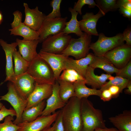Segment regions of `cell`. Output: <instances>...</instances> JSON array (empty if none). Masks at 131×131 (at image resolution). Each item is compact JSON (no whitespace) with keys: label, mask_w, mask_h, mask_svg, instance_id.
I'll use <instances>...</instances> for the list:
<instances>
[{"label":"cell","mask_w":131,"mask_h":131,"mask_svg":"<svg viewBox=\"0 0 131 131\" xmlns=\"http://www.w3.org/2000/svg\"><path fill=\"white\" fill-rule=\"evenodd\" d=\"M81 105V99L74 96L69 99L61 109L65 131H82Z\"/></svg>","instance_id":"obj_1"},{"label":"cell","mask_w":131,"mask_h":131,"mask_svg":"<svg viewBox=\"0 0 131 131\" xmlns=\"http://www.w3.org/2000/svg\"><path fill=\"white\" fill-rule=\"evenodd\" d=\"M81 112L83 124L82 131H94L106 127L101 110L95 108L87 98L81 99Z\"/></svg>","instance_id":"obj_2"},{"label":"cell","mask_w":131,"mask_h":131,"mask_svg":"<svg viewBox=\"0 0 131 131\" xmlns=\"http://www.w3.org/2000/svg\"><path fill=\"white\" fill-rule=\"evenodd\" d=\"M38 84L53 85L56 80L53 71L48 64L39 54L30 62L27 72Z\"/></svg>","instance_id":"obj_3"},{"label":"cell","mask_w":131,"mask_h":131,"mask_svg":"<svg viewBox=\"0 0 131 131\" xmlns=\"http://www.w3.org/2000/svg\"><path fill=\"white\" fill-rule=\"evenodd\" d=\"M91 36L84 32L78 39L72 38L67 47L62 54L71 56L75 59L85 57L89 53Z\"/></svg>","instance_id":"obj_4"},{"label":"cell","mask_w":131,"mask_h":131,"mask_svg":"<svg viewBox=\"0 0 131 131\" xmlns=\"http://www.w3.org/2000/svg\"><path fill=\"white\" fill-rule=\"evenodd\" d=\"M7 87L8 92L0 96V99L1 100L8 101L13 107L16 115V118L13 122L14 124L18 125L21 123L22 115L27 106L28 101L19 94L12 82H9Z\"/></svg>","instance_id":"obj_5"},{"label":"cell","mask_w":131,"mask_h":131,"mask_svg":"<svg viewBox=\"0 0 131 131\" xmlns=\"http://www.w3.org/2000/svg\"><path fill=\"white\" fill-rule=\"evenodd\" d=\"M98 38L95 43H91L90 49H92L96 56H103L106 52L115 47L124 44L123 34L119 33L111 37L106 36L104 33L98 35Z\"/></svg>","instance_id":"obj_6"},{"label":"cell","mask_w":131,"mask_h":131,"mask_svg":"<svg viewBox=\"0 0 131 131\" xmlns=\"http://www.w3.org/2000/svg\"><path fill=\"white\" fill-rule=\"evenodd\" d=\"M72 37L62 31L47 37L42 42L41 50L47 53L62 54L68 46Z\"/></svg>","instance_id":"obj_7"},{"label":"cell","mask_w":131,"mask_h":131,"mask_svg":"<svg viewBox=\"0 0 131 131\" xmlns=\"http://www.w3.org/2000/svg\"><path fill=\"white\" fill-rule=\"evenodd\" d=\"M67 17L47 18L45 16L42 23L37 31L39 36V43H41L48 36L59 33L65 28Z\"/></svg>","instance_id":"obj_8"},{"label":"cell","mask_w":131,"mask_h":131,"mask_svg":"<svg viewBox=\"0 0 131 131\" xmlns=\"http://www.w3.org/2000/svg\"><path fill=\"white\" fill-rule=\"evenodd\" d=\"M103 56L116 68L121 69L131 60V46L123 44L109 51Z\"/></svg>","instance_id":"obj_9"},{"label":"cell","mask_w":131,"mask_h":131,"mask_svg":"<svg viewBox=\"0 0 131 131\" xmlns=\"http://www.w3.org/2000/svg\"><path fill=\"white\" fill-rule=\"evenodd\" d=\"M10 82L19 94L26 99L34 90L36 83L34 79L27 72L16 76Z\"/></svg>","instance_id":"obj_10"},{"label":"cell","mask_w":131,"mask_h":131,"mask_svg":"<svg viewBox=\"0 0 131 131\" xmlns=\"http://www.w3.org/2000/svg\"><path fill=\"white\" fill-rule=\"evenodd\" d=\"M59 111L47 116H40L34 121L29 123H21L17 131H41L50 126L55 122Z\"/></svg>","instance_id":"obj_11"},{"label":"cell","mask_w":131,"mask_h":131,"mask_svg":"<svg viewBox=\"0 0 131 131\" xmlns=\"http://www.w3.org/2000/svg\"><path fill=\"white\" fill-rule=\"evenodd\" d=\"M38 54L50 66L53 71L56 80H57L62 71L65 69L66 61L69 56L63 54L51 53L41 50Z\"/></svg>","instance_id":"obj_12"},{"label":"cell","mask_w":131,"mask_h":131,"mask_svg":"<svg viewBox=\"0 0 131 131\" xmlns=\"http://www.w3.org/2000/svg\"><path fill=\"white\" fill-rule=\"evenodd\" d=\"M52 91L53 85L38 84L36 83L34 90L27 99L28 104L24 110L48 98L52 94Z\"/></svg>","instance_id":"obj_13"},{"label":"cell","mask_w":131,"mask_h":131,"mask_svg":"<svg viewBox=\"0 0 131 131\" xmlns=\"http://www.w3.org/2000/svg\"><path fill=\"white\" fill-rule=\"evenodd\" d=\"M23 5L25 17L23 23L31 29L38 31L42 23L45 15L39 10L38 6L32 9L26 3H24Z\"/></svg>","instance_id":"obj_14"},{"label":"cell","mask_w":131,"mask_h":131,"mask_svg":"<svg viewBox=\"0 0 131 131\" xmlns=\"http://www.w3.org/2000/svg\"><path fill=\"white\" fill-rule=\"evenodd\" d=\"M59 83L56 80L53 85V91L51 96L47 98L45 108L41 116H47L55 112L57 109L63 108L65 105V103L60 97L59 94Z\"/></svg>","instance_id":"obj_15"},{"label":"cell","mask_w":131,"mask_h":131,"mask_svg":"<svg viewBox=\"0 0 131 131\" xmlns=\"http://www.w3.org/2000/svg\"><path fill=\"white\" fill-rule=\"evenodd\" d=\"M0 45L5 52L6 58V77L1 84L7 81L10 82L16 76L13 68V53L17 46L16 42L8 44L2 39H0Z\"/></svg>","instance_id":"obj_16"},{"label":"cell","mask_w":131,"mask_h":131,"mask_svg":"<svg viewBox=\"0 0 131 131\" xmlns=\"http://www.w3.org/2000/svg\"><path fill=\"white\" fill-rule=\"evenodd\" d=\"M105 14L99 10L96 15L92 12L86 13L79 21L81 30L91 36H98L96 29L97 23L99 19Z\"/></svg>","instance_id":"obj_17"},{"label":"cell","mask_w":131,"mask_h":131,"mask_svg":"<svg viewBox=\"0 0 131 131\" xmlns=\"http://www.w3.org/2000/svg\"><path fill=\"white\" fill-rule=\"evenodd\" d=\"M16 42L20 54L28 62H30L38 55L36 48L39 43V40H26L17 38Z\"/></svg>","instance_id":"obj_18"},{"label":"cell","mask_w":131,"mask_h":131,"mask_svg":"<svg viewBox=\"0 0 131 131\" xmlns=\"http://www.w3.org/2000/svg\"><path fill=\"white\" fill-rule=\"evenodd\" d=\"M94 56V54L90 53L85 57L79 59H74L69 57L66 61L65 69H73L84 78L88 67Z\"/></svg>","instance_id":"obj_19"},{"label":"cell","mask_w":131,"mask_h":131,"mask_svg":"<svg viewBox=\"0 0 131 131\" xmlns=\"http://www.w3.org/2000/svg\"><path fill=\"white\" fill-rule=\"evenodd\" d=\"M95 68L89 66L84 77L86 84L91 86L92 88L100 89L112 76L108 74H102L100 75H96Z\"/></svg>","instance_id":"obj_20"},{"label":"cell","mask_w":131,"mask_h":131,"mask_svg":"<svg viewBox=\"0 0 131 131\" xmlns=\"http://www.w3.org/2000/svg\"><path fill=\"white\" fill-rule=\"evenodd\" d=\"M108 119L119 131H131V110H124L122 113Z\"/></svg>","instance_id":"obj_21"},{"label":"cell","mask_w":131,"mask_h":131,"mask_svg":"<svg viewBox=\"0 0 131 131\" xmlns=\"http://www.w3.org/2000/svg\"><path fill=\"white\" fill-rule=\"evenodd\" d=\"M86 84L85 80L78 82L73 84L75 96L80 99L87 98L89 96L92 95L100 97L102 92L100 89L89 88Z\"/></svg>","instance_id":"obj_22"},{"label":"cell","mask_w":131,"mask_h":131,"mask_svg":"<svg viewBox=\"0 0 131 131\" xmlns=\"http://www.w3.org/2000/svg\"><path fill=\"white\" fill-rule=\"evenodd\" d=\"M11 35L22 37L26 40H39V36L37 31L30 28L22 22L18 26L9 30Z\"/></svg>","instance_id":"obj_23"},{"label":"cell","mask_w":131,"mask_h":131,"mask_svg":"<svg viewBox=\"0 0 131 131\" xmlns=\"http://www.w3.org/2000/svg\"><path fill=\"white\" fill-rule=\"evenodd\" d=\"M89 66L95 69L100 68L106 72L107 74L110 75L117 73L119 69L116 68L107 58L104 56H95Z\"/></svg>","instance_id":"obj_24"},{"label":"cell","mask_w":131,"mask_h":131,"mask_svg":"<svg viewBox=\"0 0 131 131\" xmlns=\"http://www.w3.org/2000/svg\"><path fill=\"white\" fill-rule=\"evenodd\" d=\"M46 103L44 100L38 104L24 110L22 115L21 123L32 122L41 116L45 107Z\"/></svg>","instance_id":"obj_25"},{"label":"cell","mask_w":131,"mask_h":131,"mask_svg":"<svg viewBox=\"0 0 131 131\" xmlns=\"http://www.w3.org/2000/svg\"><path fill=\"white\" fill-rule=\"evenodd\" d=\"M68 9L71 15V18L69 21L66 23L65 27L63 32L64 33L67 34L74 33L80 37L83 34V33L80 28L79 21L77 19L78 13L71 7H69Z\"/></svg>","instance_id":"obj_26"},{"label":"cell","mask_w":131,"mask_h":131,"mask_svg":"<svg viewBox=\"0 0 131 131\" xmlns=\"http://www.w3.org/2000/svg\"><path fill=\"white\" fill-rule=\"evenodd\" d=\"M15 67L14 71L16 76H18L26 72L30 63L25 60L16 49L13 54Z\"/></svg>","instance_id":"obj_27"},{"label":"cell","mask_w":131,"mask_h":131,"mask_svg":"<svg viewBox=\"0 0 131 131\" xmlns=\"http://www.w3.org/2000/svg\"><path fill=\"white\" fill-rule=\"evenodd\" d=\"M59 86V94L62 100L66 103L70 98L75 96L73 84L58 80Z\"/></svg>","instance_id":"obj_28"},{"label":"cell","mask_w":131,"mask_h":131,"mask_svg":"<svg viewBox=\"0 0 131 131\" xmlns=\"http://www.w3.org/2000/svg\"><path fill=\"white\" fill-rule=\"evenodd\" d=\"M63 71L58 80L73 84L78 82L85 80L84 78L73 69L66 68Z\"/></svg>","instance_id":"obj_29"},{"label":"cell","mask_w":131,"mask_h":131,"mask_svg":"<svg viewBox=\"0 0 131 131\" xmlns=\"http://www.w3.org/2000/svg\"><path fill=\"white\" fill-rule=\"evenodd\" d=\"M108 80H109V81L106 82L100 89L101 91L105 89H107L111 86L115 85L119 87L121 93H122L123 89L126 88L129 81L126 79L116 76L115 77L112 76Z\"/></svg>","instance_id":"obj_30"},{"label":"cell","mask_w":131,"mask_h":131,"mask_svg":"<svg viewBox=\"0 0 131 131\" xmlns=\"http://www.w3.org/2000/svg\"><path fill=\"white\" fill-rule=\"evenodd\" d=\"M98 8L102 13H106L119 8L118 0H98L96 1Z\"/></svg>","instance_id":"obj_31"},{"label":"cell","mask_w":131,"mask_h":131,"mask_svg":"<svg viewBox=\"0 0 131 131\" xmlns=\"http://www.w3.org/2000/svg\"><path fill=\"white\" fill-rule=\"evenodd\" d=\"M4 122L0 123V131H17L20 126L14 124L12 121L14 120L13 117L10 115L7 116L4 118Z\"/></svg>","instance_id":"obj_32"},{"label":"cell","mask_w":131,"mask_h":131,"mask_svg":"<svg viewBox=\"0 0 131 131\" xmlns=\"http://www.w3.org/2000/svg\"><path fill=\"white\" fill-rule=\"evenodd\" d=\"M61 0H52L50 2V5L52 8V11L45 17L47 18H55L61 17L60 5Z\"/></svg>","instance_id":"obj_33"},{"label":"cell","mask_w":131,"mask_h":131,"mask_svg":"<svg viewBox=\"0 0 131 131\" xmlns=\"http://www.w3.org/2000/svg\"><path fill=\"white\" fill-rule=\"evenodd\" d=\"M88 5L89 8H93L95 6L98 7L97 4L93 0H79L75 3L73 9L80 15L82 14V8L85 5Z\"/></svg>","instance_id":"obj_34"},{"label":"cell","mask_w":131,"mask_h":131,"mask_svg":"<svg viewBox=\"0 0 131 131\" xmlns=\"http://www.w3.org/2000/svg\"><path fill=\"white\" fill-rule=\"evenodd\" d=\"M116 74V76L131 81V60Z\"/></svg>","instance_id":"obj_35"},{"label":"cell","mask_w":131,"mask_h":131,"mask_svg":"<svg viewBox=\"0 0 131 131\" xmlns=\"http://www.w3.org/2000/svg\"><path fill=\"white\" fill-rule=\"evenodd\" d=\"M53 125L54 127V131H65L62 121L61 109L59 110L58 115Z\"/></svg>","instance_id":"obj_36"},{"label":"cell","mask_w":131,"mask_h":131,"mask_svg":"<svg viewBox=\"0 0 131 131\" xmlns=\"http://www.w3.org/2000/svg\"><path fill=\"white\" fill-rule=\"evenodd\" d=\"M16 113L13 108H7L4 106L0 110V121L3 120L7 116L10 115L12 116H16Z\"/></svg>","instance_id":"obj_37"},{"label":"cell","mask_w":131,"mask_h":131,"mask_svg":"<svg viewBox=\"0 0 131 131\" xmlns=\"http://www.w3.org/2000/svg\"><path fill=\"white\" fill-rule=\"evenodd\" d=\"M14 19L11 24L12 28H15L19 26L22 23V15L21 12L19 10H16L13 13Z\"/></svg>","instance_id":"obj_38"},{"label":"cell","mask_w":131,"mask_h":131,"mask_svg":"<svg viewBox=\"0 0 131 131\" xmlns=\"http://www.w3.org/2000/svg\"><path fill=\"white\" fill-rule=\"evenodd\" d=\"M124 41H126V44L131 46V28L126 29L123 33Z\"/></svg>","instance_id":"obj_39"},{"label":"cell","mask_w":131,"mask_h":131,"mask_svg":"<svg viewBox=\"0 0 131 131\" xmlns=\"http://www.w3.org/2000/svg\"><path fill=\"white\" fill-rule=\"evenodd\" d=\"M100 97L101 100L104 102L109 101L113 98L112 95L108 89L102 91Z\"/></svg>","instance_id":"obj_40"},{"label":"cell","mask_w":131,"mask_h":131,"mask_svg":"<svg viewBox=\"0 0 131 131\" xmlns=\"http://www.w3.org/2000/svg\"><path fill=\"white\" fill-rule=\"evenodd\" d=\"M112 96V98H116L118 97L119 94L121 93L120 88L118 86L112 85L108 88Z\"/></svg>","instance_id":"obj_41"},{"label":"cell","mask_w":131,"mask_h":131,"mask_svg":"<svg viewBox=\"0 0 131 131\" xmlns=\"http://www.w3.org/2000/svg\"><path fill=\"white\" fill-rule=\"evenodd\" d=\"M119 8L123 7L131 10V0H118Z\"/></svg>","instance_id":"obj_42"},{"label":"cell","mask_w":131,"mask_h":131,"mask_svg":"<svg viewBox=\"0 0 131 131\" xmlns=\"http://www.w3.org/2000/svg\"><path fill=\"white\" fill-rule=\"evenodd\" d=\"M119 10L120 12L124 16L131 18V10L123 7L119 8Z\"/></svg>","instance_id":"obj_43"},{"label":"cell","mask_w":131,"mask_h":131,"mask_svg":"<svg viewBox=\"0 0 131 131\" xmlns=\"http://www.w3.org/2000/svg\"><path fill=\"white\" fill-rule=\"evenodd\" d=\"M94 131H119L116 128L111 127L104 128H98L95 129Z\"/></svg>","instance_id":"obj_44"},{"label":"cell","mask_w":131,"mask_h":131,"mask_svg":"<svg viewBox=\"0 0 131 131\" xmlns=\"http://www.w3.org/2000/svg\"><path fill=\"white\" fill-rule=\"evenodd\" d=\"M127 89L125 90L126 94L129 95L131 94V81H129L126 86Z\"/></svg>","instance_id":"obj_45"},{"label":"cell","mask_w":131,"mask_h":131,"mask_svg":"<svg viewBox=\"0 0 131 131\" xmlns=\"http://www.w3.org/2000/svg\"><path fill=\"white\" fill-rule=\"evenodd\" d=\"M41 131H54V127L53 125L52 126H50L47 127Z\"/></svg>","instance_id":"obj_46"},{"label":"cell","mask_w":131,"mask_h":131,"mask_svg":"<svg viewBox=\"0 0 131 131\" xmlns=\"http://www.w3.org/2000/svg\"><path fill=\"white\" fill-rule=\"evenodd\" d=\"M3 20V15L1 11H0V25L2 23Z\"/></svg>","instance_id":"obj_47"},{"label":"cell","mask_w":131,"mask_h":131,"mask_svg":"<svg viewBox=\"0 0 131 131\" xmlns=\"http://www.w3.org/2000/svg\"><path fill=\"white\" fill-rule=\"evenodd\" d=\"M1 99H0V110L3 107V104L0 102Z\"/></svg>","instance_id":"obj_48"}]
</instances>
